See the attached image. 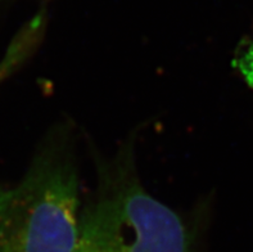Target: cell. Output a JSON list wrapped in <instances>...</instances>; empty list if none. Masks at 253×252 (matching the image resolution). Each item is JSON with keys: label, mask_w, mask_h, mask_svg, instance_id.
<instances>
[{"label": "cell", "mask_w": 253, "mask_h": 252, "mask_svg": "<svg viewBox=\"0 0 253 252\" xmlns=\"http://www.w3.org/2000/svg\"><path fill=\"white\" fill-rule=\"evenodd\" d=\"M98 171L95 195L81 210L75 252H196L189 224L143 187L131 146Z\"/></svg>", "instance_id": "1"}, {"label": "cell", "mask_w": 253, "mask_h": 252, "mask_svg": "<svg viewBox=\"0 0 253 252\" xmlns=\"http://www.w3.org/2000/svg\"><path fill=\"white\" fill-rule=\"evenodd\" d=\"M80 214L72 150L54 138L18 183L0 187V252H75Z\"/></svg>", "instance_id": "2"}, {"label": "cell", "mask_w": 253, "mask_h": 252, "mask_svg": "<svg viewBox=\"0 0 253 252\" xmlns=\"http://www.w3.org/2000/svg\"><path fill=\"white\" fill-rule=\"evenodd\" d=\"M40 29L42 23L38 21L30 23L29 27L22 34H19V36H17L16 40L9 45V49L0 61V84L27 59L38 42Z\"/></svg>", "instance_id": "3"}, {"label": "cell", "mask_w": 253, "mask_h": 252, "mask_svg": "<svg viewBox=\"0 0 253 252\" xmlns=\"http://www.w3.org/2000/svg\"><path fill=\"white\" fill-rule=\"evenodd\" d=\"M235 67L253 89V43L235 59Z\"/></svg>", "instance_id": "4"}]
</instances>
